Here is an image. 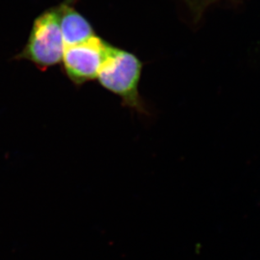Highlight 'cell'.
Masks as SVG:
<instances>
[{
  "instance_id": "cell-1",
  "label": "cell",
  "mask_w": 260,
  "mask_h": 260,
  "mask_svg": "<svg viewBox=\"0 0 260 260\" xmlns=\"http://www.w3.org/2000/svg\"><path fill=\"white\" fill-rule=\"evenodd\" d=\"M143 62L135 54L112 46L99 72L101 86L119 96L124 106L146 113L139 93Z\"/></svg>"
},
{
  "instance_id": "cell-5",
  "label": "cell",
  "mask_w": 260,
  "mask_h": 260,
  "mask_svg": "<svg viewBox=\"0 0 260 260\" xmlns=\"http://www.w3.org/2000/svg\"><path fill=\"white\" fill-rule=\"evenodd\" d=\"M187 2L194 5V7L201 8L204 7L205 5H207L210 3L215 2L216 0H186Z\"/></svg>"
},
{
  "instance_id": "cell-3",
  "label": "cell",
  "mask_w": 260,
  "mask_h": 260,
  "mask_svg": "<svg viewBox=\"0 0 260 260\" xmlns=\"http://www.w3.org/2000/svg\"><path fill=\"white\" fill-rule=\"evenodd\" d=\"M111 47L97 35L78 44L65 47L61 59L64 73L76 85L97 79Z\"/></svg>"
},
{
  "instance_id": "cell-2",
  "label": "cell",
  "mask_w": 260,
  "mask_h": 260,
  "mask_svg": "<svg viewBox=\"0 0 260 260\" xmlns=\"http://www.w3.org/2000/svg\"><path fill=\"white\" fill-rule=\"evenodd\" d=\"M64 49L57 5L45 10L35 19L27 42L15 58L31 61L45 71L61 62Z\"/></svg>"
},
{
  "instance_id": "cell-4",
  "label": "cell",
  "mask_w": 260,
  "mask_h": 260,
  "mask_svg": "<svg viewBox=\"0 0 260 260\" xmlns=\"http://www.w3.org/2000/svg\"><path fill=\"white\" fill-rule=\"evenodd\" d=\"M76 2L77 0H64L58 5L65 47L84 42L96 35L90 23L74 7Z\"/></svg>"
}]
</instances>
